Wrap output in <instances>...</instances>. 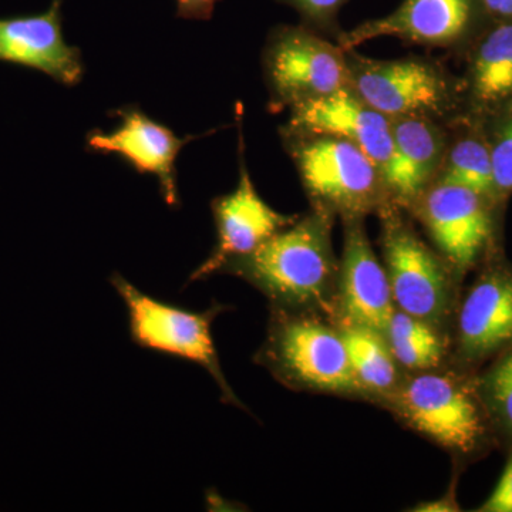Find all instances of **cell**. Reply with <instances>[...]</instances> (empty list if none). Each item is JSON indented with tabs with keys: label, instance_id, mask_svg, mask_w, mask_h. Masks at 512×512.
Segmentation results:
<instances>
[{
	"label": "cell",
	"instance_id": "24",
	"mask_svg": "<svg viewBox=\"0 0 512 512\" xmlns=\"http://www.w3.org/2000/svg\"><path fill=\"white\" fill-rule=\"evenodd\" d=\"M279 2L292 6L309 22L329 26L333 25L339 10L348 0H279Z\"/></svg>",
	"mask_w": 512,
	"mask_h": 512
},
{
	"label": "cell",
	"instance_id": "2",
	"mask_svg": "<svg viewBox=\"0 0 512 512\" xmlns=\"http://www.w3.org/2000/svg\"><path fill=\"white\" fill-rule=\"evenodd\" d=\"M111 285L126 303L136 345L204 367L220 386L224 402L238 404L222 373L211 333L212 320L222 306L212 305L205 312L185 311L151 298L119 274L111 276Z\"/></svg>",
	"mask_w": 512,
	"mask_h": 512
},
{
	"label": "cell",
	"instance_id": "22",
	"mask_svg": "<svg viewBox=\"0 0 512 512\" xmlns=\"http://www.w3.org/2000/svg\"><path fill=\"white\" fill-rule=\"evenodd\" d=\"M487 392L494 409L512 429V352L505 356L488 376Z\"/></svg>",
	"mask_w": 512,
	"mask_h": 512
},
{
	"label": "cell",
	"instance_id": "15",
	"mask_svg": "<svg viewBox=\"0 0 512 512\" xmlns=\"http://www.w3.org/2000/svg\"><path fill=\"white\" fill-rule=\"evenodd\" d=\"M342 303L350 322L386 332L394 311L386 269L370 247L362 225L346 229L342 264Z\"/></svg>",
	"mask_w": 512,
	"mask_h": 512
},
{
	"label": "cell",
	"instance_id": "6",
	"mask_svg": "<svg viewBox=\"0 0 512 512\" xmlns=\"http://www.w3.org/2000/svg\"><path fill=\"white\" fill-rule=\"evenodd\" d=\"M289 134L342 138L362 150L383 175L393 153L392 120L349 89L292 107Z\"/></svg>",
	"mask_w": 512,
	"mask_h": 512
},
{
	"label": "cell",
	"instance_id": "17",
	"mask_svg": "<svg viewBox=\"0 0 512 512\" xmlns=\"http://www.w3.org/2000/svg\"><path fill=\"white\" fill-rule=\"evenodd\" d=\"M461 348L484 356L512 340V276L491 274L468 293L460 312Z\"/></svg>",
	"mask_w": 512,
	"mask_h": 512
},
{
	"label": "cell",
	"instance_id": "16",
	"mask_svg": "<svg viewBox=\"0 0 512 512\" xmlns=\"http://www.w3.org/2000/svg\"><path fill=\"white\" fill-rule=\"evenodd\" d=\"M393 153L384 168V184L402 200L419 197L439 167L443 136L423 116L392 120Z\"/></svg>",
	"mask_w": 512,
	"mask_h": 512
},
{
	"label": "cell",
	"instance_id": "14",
	"mask_svg": "<svg viewBox=\"0 0 512 512\" xmlns=\"http://www.w3.org/2000/svg\"><path fill=\"white\" fill-rule=\"evenodd\" d=\"M423 215L436 244L458 266L473 264L490 237L491 221L481 195L460 185L431 188Z\"/></svg>",
	"mask_w": 512,
	"mask_h": 512
},
{
	"label": "cell",
	"instance_id": "20",
	"mask_svg": "<svg viewBox=\"0 0 512 512\" xmlns=\"http://www.w3.org/2000/svg\"><path fill=\"white\" fill-rule=\"evenodd\" d=\"M384 335L394 359L409 369H430L439 365L443 345L429 322L394 309Z\"/></svg>",
	"mask_w": 512,
	"mask_h": 512
},
{
	"label": "cell",
	"instance_id": "21",
	"mask_svg": "<svg viewBox=\"0 0 512 512\" xmlns=\"http://www.w3.org/2000/svg\"><path fill=\"white\" fill-rule=\"evenodd\" d=\"M440 183L460 185L478 195L494 190L493 163L490 148L476 138H466L451 148Z\"/></svg>",
	"mask_w": 512,
	"mask_h": 512
},
{
	"label": "cell",
	"instance_id": "5",
	"mask_svg": "<svg viewBox=\"0 0 512 512\" xmlns=\"http://www.w3.org/2000/svg\"><path fill=\"white\" fill-rule=\"evenodd\" d=\"M292 148L303 184L313 197L349 214L369 210L384 183L379 168L355 144L330 136L302 137Z\"/></svg>",
	"mask_w": 512,
	"mask_h": 512
},
{
	"label": "cell",
	"instance_id": "18",
	"mask_svg": "<svg viewBox=\"0 0 512 512\" xmlns=\"http://www.w3.org/2000/svg\"><path fill=\"white\" fill-rule=\"evenodd\" d=\"M340 336L345 342L350 365L360 386L372 392L392 389L396 383V365L382 333L350 322Z\"/></svg>",
	"mask_w": 512,
	"mask_h": 512
},
{
	"label": "cell",
	"instance_id": "8",
	"mask_svg": "<svg viewBox=\"0 0 512 512\" xmlns=\"http://www.w3.org/2000/svg\"><path fill=\"white\" fill-rule=\"evenodd\" d=\"M384 258L397 308L426 322H437L448 303V279L439 258L399 222L386 229Z\"/></svg>",
	"mask_w": 512,
	"mask_h": 512
},
{
	"label": "cell",
	"instance_id": "13",
	"mask_svg": "<svg viewBox=\"0 0 512 512\" xmlns=\"http://www.w3.org/2000/svg\"><path fill=\"white\" fill-rule=\"evenodd\" d=\"M471 20V0H403L389 15L367 20L340 36V46L353 49L379 37H397L420 45H448L467 32Z\"/></svg>",
	"mask_w": 512,
	"mask_h": 512
},
{
	"label": "cell",
	"instance_id": "19",
	"mask_svg": "<svg viewBox=\"0 0 512 512\" xmlns=\"http://www.w3.org/2000/svg\"><path fill=\"white\" fill-rule=\"evenodd\" d=\"M477 99L495 103L512 94V23H503L484 37L473 66Z\"/></svg>",
	"mask_w": 512,
	"mask_h": 512
},
{
	"label": "cell",
	"instance_id": "28",
	"mask_svg": "<svg viewBox=\"0 0 512 512\" xmlns=\"http://www.w3.org/2000/svg\"><path fill=\"white\" fill-rule=\"evenodd\" d=\"M456 504L453 503L451 498H441L439 501H431V503L420 504L416 511L423 512H448L456 511Z\"/></svg>",
	"mask_w": 512,
	"mask_h": 512
},
{
	"label": "cell",
	"instance_id": "4",
	"mask_svg": "<svg viewBox=\"0 0 512 512\" xmlns=\"http://www.w3.org/2000/svg\"><path fill=\"white\" fill-rule=\"evenodd\" d=\"M265 357L286 379L313 389L326 392L362 389L342 336L318 320H279L272 330Z\"/></svg>",
	"mask_w": 512,
	"mask_h": 512
},
{
	"label": "cell",
	"instance_id": "12",
	"mask_svg": "<svg viewBox=\"0 0 512 512\" xmlns=\"http://www.w3.org/2000/svg\"><path fill=\"white\" fill-rule=\"evenodd\" d=\"M0 62L35 69L64 86L82 82L80 50L63 36L62 0L37 15L0 19Z\"/></svg>",
	"mask_w": 512,
	"mask_h": 512
},
{
	"label": "cell",
	"instance_id": "9",
	"mask_svg": "<svg viewBox=\"0 0 512 512\" xmlns=\"http://www.w3.org/2000/svg\"><path fill=\"white\" fill-rule=\"evenodd\" d=\"M399 406L414 429L451 450L468 453L483 436L476 403L447 377L417 376L404 387Z\"/></svg>",
	"mask_w": 512,
	"mask_h": 512
},
{
	"label": "cell",
	"instance_id": "7",
	"mask_svg": "<svg viewBox=\"0 0 512 512\" xmlns=\"http://www.w3.org/2000/svg\"><path fill=\"white\" fill-rule=\"evenodd\" d=\"M244 163L241 157L238 187L231 194L212 201L218 234L217 247L191 275L190 282L201 281L221 272L229 261L252 254L276 232L296 221V217L279 214L262 200Z\"/></svg>",
	"mask_w": 512,
	"mask_h": 512
},
{
	"label": "cell",
	"instance_id": "25",
	"mask_svg": "<svg viewBox=\"0 0 512 512\" xmlns=\"http://www.w3.org/2000/svg\"><path fill=\"white\" fill-rule=\"evenodd\" d=\"M480 511L484 512H512V456L504 468L503 476L497 483L488 500Z\"/></svg>",
	"mask_w": 512,
	"mask_h": 512
},
{
	"label": "cell",
	"instance_id": "11",
	"mask_svg": "<svg viewBox=\"0 0 512 512\" xmlns=\"http://www.w3.org/2000/svg\"><path fill=\"white\" fill-rule=\"evenodd\" d=\"M352 86L360 99L390 120L433 113L446 100L441 74L419 60L360 62L352 69Z\"/></svg>",
	"mask_w": 512,
	"mask_h": 512
},
{
	"label": "cell",
	"instance_id": "1",
	"mask_svg": "<svg viewBox=\"0 0 512 512\" xmlns=\"http://www.w3.org/2000/svg\"><path fill=\"white\" fill-rule=\"evenodd\" d=\"M222 271L244 276L282 305L316 303L333 271L328 227L318 215L295 221L252 254L229 261Z\"/></svg>",
	"mask_w": 512,
	"mask_h": 512
},
{
	"label": "cell",
	"instance_id": "10",
	"mask_svg": "<svg viewBox=\"0 0 512 512\" xmlns=\"http://www.w3.org/2000/svg\"><path fill=\"white\" fill-rule=\"evenodd\" d=\"M121 123L111 133L93 130L86 138L92 153L116 154L140 174H150L160 183L161 194L171 207L178 205L175 161L191 137L175 136L170 128L157 123L137 107L114 111Z\"/></svg>",
	"mask_w": 512,
	"mask_h": 512
},
{
	"label": "cell",
	"instance_id": "3",
	"mask_svg": "<svg viewBox=\"0 0 512 512\" xmlns=\"http://www.w3.org/2000/svg\"><path fill=\"white\" fill-rule=\"evenodd\" d=\"M272 106H298L349 89L352 67L342 47L301 28H279L264 56Z\"/></svg>",
	"mask_w": 512,
	"mask_h": 512
},
{
	"label": "cell",
	"instance_id": "27",
	"mask_svg": "<svg viewBox=\"0 0 512 512\" xmlns=\"http://www.w3.org/2000/svg\"><path fill=\"white\" fill-rule=\"evenodd\" d=\"M488 12L503 19H512V0H480Z\"/></svg>",
	"mask_w": 512,
	"mask_h": 512
},
{
	"label": "cell",
	"instance_id": "23",
	"mask_svg": "<svg viewBox=\"0 0 512 512\" xmlns=\"http://www.w3.org/2000/svg\"><path fill=\"white\" fill-rule=\"evenodd\" d=\"M493 163L494 190L498 194L512 192V120L490 148Z\"/></svg>",
	"mask_w": 512,
	"mask_h": 512
},
{
	"label": "cell",
	"instance_id": "26",
	"mask_svg": "<svg viewBox=\"0 0 512 512\" xmlns=\"http://www.w3.org/2000/svg\"><path fill=\"white\" fill-rule=\"evenodd\" d=\"M220 0H177V15L183 19L207 20Z\"/></svg>",
	"mask_w": 512,
	"mask_h": 512
}]
</instances>
